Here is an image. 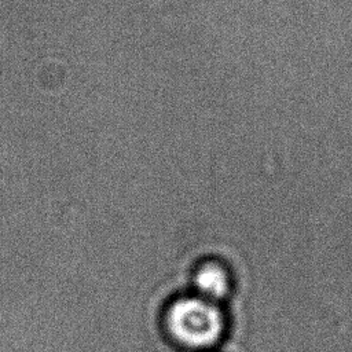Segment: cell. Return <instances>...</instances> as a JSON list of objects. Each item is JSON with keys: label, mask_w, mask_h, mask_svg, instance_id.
<instances>
[{"label": "cell", "mask_w": 352, "mask_h": 352, "mask_svg": "<svg viewBox=\"0 0 352 352\" xmlns=\"http://www.w3.org/2000/svg\"><path fill=\"white\" fill-rule=\"evenodd\" d=\"M172 337L184 346L204 349L214 345L224 330L221 311L206 298L186 297L175 301L166 316Z\"/></svg>", "instance_id": "6da1fadb"}, {"label": "cell", "mask_w": 352, "mask_h": 352, "mask_svg": "<svg viewBox=\"0 0 352 352\" xmlns=\"http://www.w3.org/2000/svg\"><path fill=\"white\" fill-rule=\"evenodd\" d=\"M194 283L199 293L205 296V298L220 300L227 296L230 290V279L226 270L216 264L208 263L204 264L194 276Z\"/></svg>", "instance_id": "7a4b0ae2"}]
</instances>
